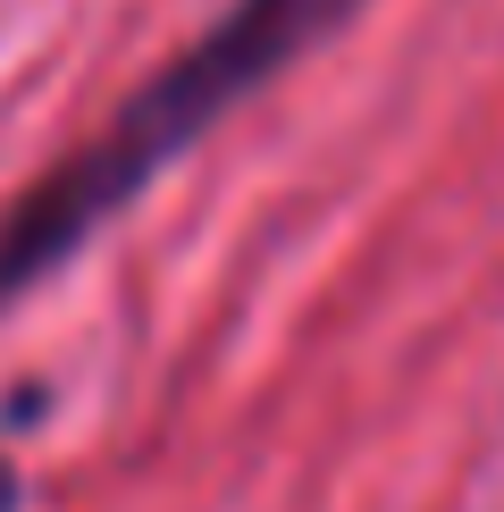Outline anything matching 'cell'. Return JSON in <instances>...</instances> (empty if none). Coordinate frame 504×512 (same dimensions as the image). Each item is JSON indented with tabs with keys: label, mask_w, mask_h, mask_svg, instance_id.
Wrapping results in <instances>:
<instances>
[{
	"label": "cell",
	"mask_w": 504,
	"mask_h": 512,
	"mask_svg": "<svg viewBox=\"0 0 504 512\" xmlns=\"http://www.w3.org/2000/svg\"><path fill=\"white\" fill-rule=\"evenodd\" d=\"M370 0H227L84 143H68L17 202H0V319L34 303L84 244H101L194 143L269 93L286 68L328 51Z\"/></svg>",
	"instance_id": "obj_1"
},
{
	"label": "cell",
	"mask_w": 504,
	"mask_h": 512,
	"mask_svg": "<svg viewBox=\"0 0 504 512\" xmlns=\"http://www.w3.org/2000/svg\"><path fill=\"white\" fill-rule=\"evenodd\" d=\"M0 512H26V471L9 462V445H0Z\"/></svg>",
	"instance_id": "obj_2"
}]
</instances>
